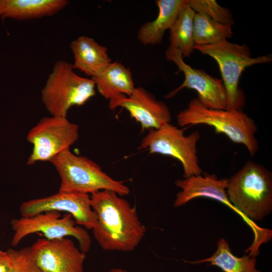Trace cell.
<instances>
[{"mask_svg": "<svg viewBox=\"0 0 272 272\" xmlns=\"http://www.w3.org/2000/svg\"><path fill=\"white\" fill-rule=\"evenodd\" d=\"M90 200L97 218L92 230L99 246L107 251L133 250L146 231L139 219L136 208L110 190L91 194Z\"/></svg>", "mask_w": 272, "mask_h": 272, "instance_id": "6da1fadb", "label": "cell"}, {"mask_svg": "<svg viewBox=\"0 0 272 272\" xmlns=\"http://www.w3.org/2000/svg\"><path fill=\"white\" fill-rule=\"evenodd\" d=\"M176 119L181 127L197 124L211 126L217 133H222L233 142L243 145L251 156L258 151V143L255 137L257 125L241 109L209 108L196 98L176 115Z\"/></svg>", "mask_w": 272, "mask_h": 272, "instance_id": "7a4b0ae2", "label": "cell"}, {"mask_svg": "<svg viewBox=\"0 0 272 272\" xmlns=\"http://www.w3.org/2000/svg\"><path fill=\"white\" fill-rule=\"evenodd\" d=\"M227 193L233 205L250 220L261 221L272 211V174L249 161L228 179Z\"/></svg>", "mask_w": 272, "mask_h": 272, "instance_id": "3957f363", "label": "cell"}, {"mask_svg": "<svg viewBox=\"0 0 272 272\" xmlns=\"http://www.w3.org/2000/svg\"><path fill=\"white\" fill-rule=\"evenodd\" d=\"M49 162L60 178L58 191L92 194L107 189L121 196L130 192L123 181L113 179L97 163L85 156L74 154L70 149L59 153Z\"/></svg>", "mask_w": 272, "mask_h": 272, "instance_id": "277c9868", "label": "cell"}, {"mask_svg": "<svg viewBox=\"0 0 272 272\" xmlns=\"http://www.w3.org/2000/svg\"><path fill=\"white\" fill-rule=\"evenodd\" d=\"M194 49L217 62L226 93L228 110L241 109L245 104V97L239 83L245 69L272 60L271 54L253 57L246 44L232 43L227 40L212 45H195Z\"/></svg>", "mask_w": 272, "mask_h": 272, "instance_id": "5b68a950", "label": "cell"}, {"mask_svg": "<svg viewBox=\"0 0 272 272\" xmlns=\"http://www.w3.org/2000/svg\"><path fill=\"white\" fill-rule=\"evenodd\" d=\"M72 64L57 61L41 92L42 101L51 116L66 117L73 106L85 104L96 94L92 79L78 75Z\"/></svg>", "mask_w": 272, "mask_h": 272, "instance_id": "8992f818", "label": "cell"}, {"mask_svg": "<svg viewBox=\"0 0 272 272\" xmlns=\"http://www.w3.org/2000/svg\"><path fill=\"white\" fill-rule=\"evenodd\" d=\"M200 138L197 130L185 135L184 129L168 123L157 129L149 130L138 149L147 150L151 154H160L175 158L182 164L183 177L187 178L201 175L202 172L196 149Z\"/></svg>", "mask_w": 272, "mask_h": 272, "instance_id": "52a82bcc", "label": "cell"}, {"mask_svg": "<svg viewBox=\"0 0 272 272\" xmlns=\"http://www.w3.org/2000/svg\"><path fill=\"white\" fill-rule=\"evenodd\" d=\"M76 224L71 215L66 214L61 217L60 213L56 211L14 219L11 221L14 231L11 244L17 246L25 237L36 233L43 234L49 240L72 236L78 240L80 249L86 253L90 249L91 239L85 228Z\"/></svg>", "mask_w": 272, "mask_h": 272, "instance_id": "ba28073f", "label": "cell"}, {"mask_svg": "<svg viewBox=\"0 0 272 272\" xmlns=\"http://www.w3.org/2000/svg\"><path fill=\"white\" fill-rule=\"evenodd\" d=\"M78 138L79 126L66 117L51 115L41 118L27 135V141L32 145L27 164L49 162L59 153L70 149Z\"/></svg>", "mask_w": 272, "mask_h": 272, "instance_id": "9c48e42d", "label": "cell"}, {"mask_svg": "<svg viewBox=\"0 0 272 272\" xmlns=\"http://www.w3.org/2000/svg\"><path fill=\"white\" fill-rule=\"evenodd\" d=\"M165 56L168 60L173 62L184 76L182 84L166 95V98H172L184 88L191 89L197 93V98L206 107L227 109V95L222 80L186 63L181 52L176 47L169 46Z\"/></svg>", "mask_w": 272, "mask_h": 272, "instance_id": "30bf717a", "label": "cell"}, {"mask_svg": "<svg viewBox=\"0 0 272 272\" xmlns=\"http://www.w3.org/2000/svg\"><path fill=\"white\" fill-rule=\"evenodd\" d=\"M22 217L56 211L72 215L77 224L92 230L97 223V215L91 206L89 194L58 191L52 195L23 202L19 208Z\"/></svg>", "mask_w": 272, "mask_h": 272, "instance_id": "8fae6325", "label": "cell"}, {"mask_svg": "<svg viewBox=\"0 0 272 272\" xmlns=\"http://www.w3.org/2000/svg\"><path fill=\"white\" fill-rule=\"evenodd\" d=\"M37 267L43 272H84L86 253L72 240L39 238L30 247Z\"/></svg>", "mask_w": 272, "mask_h": 272, "instance_id": "7c38bea8", "label": "cell"}, {"mask_svg": "<svg viewBox=\"0 0 272 272\" xmlns=\"http://www.w3.org/2000/svg\"><path fill=\"white\" fill-rule=\"evenodd\" d=\"M119 107L126 110L144 130L157 129L171 121L170 110L165 102L142 87H135L129 96L122 95L109 101L110 109Z\"/></svg>", "mask_w": 272, "mask_h": 272, "instance_id": "4fadbf2b", "label": "cell"}, {"mask_svg": "<svg viewBox=\"0 0 272 272\" xmlns=\"http://www.w3.org/2000/svg\"><path fill=\"white\" fill-rule=\"evenodd\" d=\"M175 185L181 190L176 195L173 206L178 208L184 206L191 200L197 197H207L216 200L230 208L249 225L251 221L237 210L230 201L227 193L228 179H218L214 174H204L193 175L182 179H177Z\"/></svg>", "mask_w": 272, "mask_h": 272, "instance_id": "5bb4252c", "label": "cell"}, {"mask_svg": "<svg viewBox=\"0 0 272 272\" xmlns=\"http://www.w3.org/2000/svg\"><path fill=\"white\" fill-rule=\"evenodd\" d=\"M74 56V69H78L94 78L100 75L112 61L107 48L88 36L78 37L70 44Z\"/></svg>", "mask_w": 272, "mask_h": 272, "instance_id": "9a60e30c", "label": "cell"}, {"mask_svg": "<svg viewBox=\"0 0 272 272\" xmlns=\"http://www.w3.org/2000/svg\"><path fill=\"white\" fill-rule=\"evenodd\" d=\"M69 4L67 0H0V17L25 20L50 16Z\"/></svg>", "mask_w": 272, "mask_h": 272, "instance_id": "2e32d148", "label": "cell"}, {"mask_svg": "<svg viewBox=\"0 0 272 272\" xmlns=\"http://www.w3.org/2000/svg\"><path fill=\"white\" fill-rule=\"evenodd\" d=\"M187 0H157V17L144 24L138 33V39L144 45H156L161 42L164 34L170 30Z\"/></svg>", "mask_w": 272, "mask_h": 272, "instance_id": "e0dca14e", "label": "cell"}, {"mask_svg": "<svg viewBox=\"0 0 272 272\" xmlns=\"http://www.w3.org/2000/svg\"><path fill=\"white\" fill-rule=\"evenodd\" d=\"M92 79L99 93L109 101L120 96H129L135 88L130 69L118 61L112 62Z\"/></svg>", "mask_w": 272, "mask_h": 272, "instance_id": "ac0fdd59", "label": "cell"}, {"mask_svg": "<svg viewBox=\"0 0 272 272\" xmlns=\"http://www.w3.org/2000/svg\"><path fill=\"white\" fill-rule=\"evenodd\" d=\"M191 264L209 262V265L216 266L224 272H261L256 268L255 257L244 255L237 257L234 255L230 245L224 238L217 242V248L210 257L195 261H185Z\"/></svg>", "mask_w": 272, "mask_h": 272, "instance_id": "d6986e66", "label": "cell"}, {"mask_svg": "<svg viewBox=\"0 0 272 272\" xmlns=\"http://www.w3.org/2000/svg\"><path fill=\"white\" fill-rule=\"evenodd\" d=\"M195 13L187 0L169 30V46L178 48L183 57L189 56L194 50L193 20Z\"/></svg>", "mask_w": 272, "mask_h": 272, "instance_id": "ffe728a7", "label": "cell"}, {"mask_svg": "<svg viewBox=\"0 0 272 272\" xmlns=\"http://www.w3.org/2000/svg\"><path fill=\"white\" fill-rule=\"evenodd\" d=\"M232 34L231 25L218 22L203 14L195 13L193 20L195 45L214 44L227 40Z\"/></svg>", "mask_w": 272, "mask_h": 272, "instance_id": "44dd1931", "label": "cell"}, {"mask_svg": "<svg viewBox=\"0 0 272 272\" xmlns=\"http://www.w3.org/2000/svg\"><path fill=\"white\" fill-rule=\"evenodd\" d=\"M188 4L195 12L203 14L223 24H234L231 12L215 0H188Z\"/></svg>", "mask_w": 272, "mask_h": 272, "instance_id": "7402d4cb", "label": "cell"}, {"mask_svg": "<svg viewBox=\"0 0 272 272\" xmlns=\"http://www.w3.org/2000/svg\"><path fill=\"white\" fill-rule=\"evenodd\" d=\"M11 259L9 272H36L37 267L33 257L30 247L20 250H8Z\"/></svg>", "mask_w": 272, "mask_h": 272, "instance_id": "603a6c76", "label": "cell"}, {"mask_svg": "<svg viewBox=\"0 0 272 272\" xmlns=\"http://www.w3.org/2000/svg\"><path fill=\"white\" fill-rule=\"evenodd\" d=\"M11 268V259L7 251L0 250V272H9Z\"/></svg>", "mask_w": 272, "mask_h": 272, "instance_id": "cb8c5ba5", "label": "cell"}, {"mask_svg": "<svg viewBox=\"0 0 272 272\" xmlns=\"http://www.w3.org/2000/svg\"><path fill=\"white\" fill-rule=\"evenodd\" d=\"M107 272H128L125 269H123L120 268H112Z\"/></svg>", "mask_w": 272, "mask_h": 272, "instance_id": "d4e9b609", "label": "cell"}, {"mask_svg": "<svg viewBox=\"0 0 272 272\" xmlns=\"http://www.w3.org/2000/svg\"><path fill=\"white\" fill-rule=\"evenodd\" d=\"M36 272H43V271L40 270V269H39L37 268V269Z\"/></svg>", "mask_w": 272, "mask_h": 272, "instance_id": "484cf974", "label": "cell"}]
</instances>
